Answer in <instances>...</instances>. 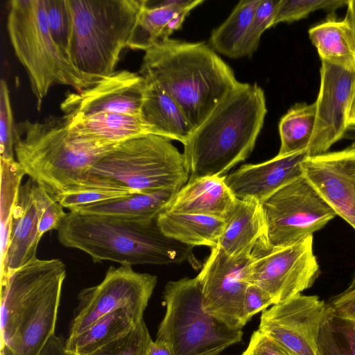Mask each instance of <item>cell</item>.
Instances as JSON below:
<instances>
[{
	"label": "cell",
	"mask_w": 355,
	"mask_h": 355,
	"mask_svg": "<svg viewBox=\"0 0 355 355\" xmlns=\"http://www.w3.org/2000/svg\"><path fill=\"white\" fill-rule=\"evenodd\" d=\"M59 242L79 250L95 263L121 266L188 262L202 268L193 248L166 237L157 218L150 220L69 211L57 230Z\"/></svg>",
	"instance_id": "obj_1"
},
{
	"label": "cell",
	"mask_w": 355,
	"mask_h": 355,
	"mask_svg": "<svg viewBox=\"0 0 355 355\" xmlns=\"http://www.w3.org/2000/svg\"><path fill=\"white\" fill-rule=\"evenodd\" d=\"M140 71L150 74L171 96L193 130L243 83L205 42L170 38L145 51Z\"/></svg>",
	"instance_id": "obj_2"
},
{
	"label": "cell",
	"mask_w": 355,
	"mask_h": 355,
	"mask_svg": "<svg viewBox=\"0 0 355 355\" xmlns=\"http://www.w3.org/2000/svg\"><path fill=\"white\" fill-rule=\"evenodd\" d=\"M267 108L257 83L228 94L183 144L189 179L223 176L252 153Z\"/></svg>",
	"instance_id": "obj_3"
},
{
	"label": "cell",
	"mask_w": 355,
	"mask_h": 355,
	"mask_svg": "<svg viewBox=\"0 0 355 355\" xmlns=\"http://www.w3.org/2000/svg\"><path fill=\"white\" fill-rule=\"evenodd\" d=\"M116 146L78 138L63 116L26 119L15 127L16 160L31 180L54 198L83 184L94 164Z\"/></svg>",
	"instance_id": "obj_4"
},
{
	"label": "cell",
	"mask_w": 355,
	"mask_h": 355,
	"mask_svg": "<svg viewBox=\"0 0 355 355\" xmlns=\"http://www.w3.org/2000/svg\"><path fill=\"white\" fill-rule=\"evenodd\" d=\"M71 31L68 58L92 85L115 71L128 47L144 0H67Z\"/></svg>",
	"instance_id": "obj_5"
},
{
	"label": "cell",
	"mask_w": 355,
	"mask_h": 355,
	"mask_svg": "<svg viewBox=\"0 0 355 355\" xmlns=\"http://www.w3.org/2000/svg\"><path fill=\"white\" fill-rule=\"evenodd\" d=\"M7 31L15 55L28 74L38 110L54 85L76 91L92 86L52 38L44 0L10 1Z\"/></svg>",
	"instance_id": "obj_6"
},
{
	"label": "cell",
	"mask_w": 355,
	"mask_h": 355,
	"mask_svg": "<svg viewBox=\"0 0 355 355\" xmlns=\"http://www.w3.org/2000/svg\"><path fill=\"white\" fill-rule=\"evenodd\" d=\"M166 313L156 340L173 355H218L242 340V329H232L203 309L198 278L168 282L163 292Z\"/></svg>",
	"instance_id": "obj_7"
},
{
	"label": "cell",
	"mask_w": 355,
	"mask_h": 355,
	"mask_svg": "<svg viewBox=\"0 0 355 355\" xmlns=\"http://www.w3.org/2000/svg\"><path fill=\"white\" fill-rule=\"evenodd\" d=\"M89 174L117 181L139 193L180 189L189 179L183 154L171 140L154 135L116 145Z\"/></svg>",
	"instance_id": "obj_8"
},
{
	"label": "cell",
	"mask_w": 355,
	"mask_h": 355,
	"mask_svg": "<svg viewBox=\"0 0 355 355\" xmlns=\"http://www.w3.org/2000/svg\"><path fill=\"white\" fill-rule=\"evenodd\" d=\"M263 242L271 248L294 245L323 228L336 215L302 175L261 204Z\"/></svg>",
	"instance_id": "obj_9"
},
{
	"label": "cell",
	"mask_w": 355,
	"mask_h": 355,
	"mask_svg": "<svg viewBox=\"0 0 355 355\" xmlns=\"http://www.w3.org/2000/svg\"><path fill=\"white\" fill-rule=\"evenodd\" d=\"M157 282L155 275L137 272L130 266H110L98 284L79 292L69 336L117 310L125 311L135 323L144 320Z\"/></svg>",
	"instance_id": "obj_10"
},
{
	"label": "cell",
	"mask_w": 355,
	"mask_h": 355,
	"mask_svg": "<svg viewBox=\"0 0 355 355\" xmlns=\"http://www.w3.org/2000/svg\"><path fill=\"white\" fill-rule=\"evenodd\" d=\"M320 274L313 236L283 248H271L260 238L251 253L248 282L266 291L276 304L311 287Z\"/></svg>",
	"instance_id": "obj_11"
},
{
	"label": "cell",
	"mask_w": 355,
	"mask_h": 355,
	"mask_svg": "<svg viewBox=\"0 0 355 355\" xmlns=\"http://www.w3.org/2000/svg\"><path fill=\"white\" fill-rule=\"evenodd\" d=\"M328 309L318 296L299 294L263 311L258 329L286 355H318V338Z\"/></svg>",
	"instance_id": "obj_12"
},
{
	"label": "cell",
	"mask_w": 355,
	"mask_h": 355,
	"mask_svg": "<svg viewBox=\"0 0 355 355\" xmlns=\"http://www.w3.org/2000/svg\"><path fill=\"white\" fill-rule=\"evenodd\" d=\"M251 255L227 256L218 247L211 252L198 275L204 310L232 329H242V309Z\"/></svg>",
	"instance_id": "obj_13"
},
{
	"label": "cell",
	"mask_w": 355,
	"mask_h": 355,
	"mask_svg": "<svg viewBox=\"0 0 355 355\" xmlns=\"http://www.w3.org/2000/svg\"><path fill=\"white\" fill-rule=\"evenodd\" d=\"M355 90V68L321 60L320 85L316 105L313 135L307 156L327 153L345 136Z\"/></svg>",
	"instance_id": "obj_14"
},
{
	"label": "cell",
	"mask_w": 355,
	"mask_h": 355,
	"mask_svg": "<svg viewBox=\"0 0 355 355\" xmlns=\"http://www.w3.org/2000/svg\"><path fill=\"white\" fill-rule=\"evenodd\" d=\"M144 90L140 73L115 71L87 88L67 93L60 109L67 119L101 112L141 116Z\"/></svg>",
	"instance_id": "obj_15"
},
{
	"label": "cell",
	"mask_w": 355,
	"mask_h": 355,
	"mask_svg": "<svg viewBox=\"0 0 355 355\" xmlns=\"http://www.w3.org/2000/svg\"><path fill=\"white\" fill-rule=\"evenodd\" d=\"M302 168L322 199L355 230V142L339 151L306 157Z\"/></svg>",
	"instance_id": "obj_16"
},
{
	"label": "cell",
	"mask_w": 355,
	"mask_h": 355,
	"mask_svg": "<svg viewBox=\"0 0 355 355\" xmlns=\"http://www.w3.org/2000/svg\"><path fill=\"white\" fill-rule=\"evenodd\" d=\"M306 151L272 159L256 164H245L230 175L225 182L238 200H250L261 204L278 190L303 175L302 163Z\"/></svg>",
	"instance_id": "obj_17"
},
{
	"label": "cell",
	"mask_w": 355,
	"mask_h": 355,
	"mask_svg": "<svg viewBox=\"0 0 355 355\" xmlns=\"http://www.w3.org/2000/svg\"><path fill=\"white\" fill-rule=\"evenodd\" d=\"M64 279L54 283L37 302L21 313L0 355H40L55 334L58 310Z\"/></svg>",
	"instance_id": "obj_18"
},
{
	"label": "cell",
	"mask_w": 355,
	"mask_h": 355,
	"mask_svg": "<svg viewBox=\"0 0 355 355\" xmlns=\"http://www.w3.org/2000/svg\"><path fill=\"white\" fill-rule=\"evenodd\" d=\"M33 184L34 182L29 179L21 186L12 214L6 256L1 262V279L37 258L41 237L32 196Z\"/></svg>",
	"instance_id": "obj_19"
},
{
	"label": "cell",
	"mask_w": 355,
	"mask_h": 355,
	"mask_svg": "<svg viewBox=\"0 0 355 355\" xmlns=\"http://www.w3.org/2000/svg\"><path fill=\"white\" fill-rule=\"evenodd\" d=\"M65 119L70 131L74 135L104 146H116L150 135L159 136L157 130L140 115L101 112Z\"/></svg>",
	"instance_id": "obj_20"
},
{
	"label": "cell",
	"mask_w": 355,
	"mask_h": 355,
	"mask_svg": "<svg viewBox=\"0 0 355 355\" xmlns=\"http://www.w3.org/2000/svg\"><path fill=\"white\" fill-rule=\"evenodd\" d=\"M236 201L225 182V175L202 177L189 180L165 211L225 220Z\"/></svg>",
	"instance_id": "obj_21"
},
{
	"label": "cell",
	"mask_w": 355,
	"mask_h": 355,
	"mask_svg": "<svg viewBox=\"0 0 355 355\" xmlns=\"http://www.w3.org/2000/svg\"><path fill=\"white\" fill-rule=\"evenodd\" d=\"M144 80L141 116L160 137L176 140L184 144L193 128L180 107L147 72L140 71Z\"/></svg>",
	"instance_id": "obj_22"
},
{
	"label": "cell",
	"mask_w": 355,
	"mask_h": 355,
	"mask_svg": "<svg viewBox=\"0 0 355 355\" xmlns=\"http://www.w3.org/2000/svg\"><path fill=\"white\" fill-rule=\"evenodd\" d=\"M218 246L232 259L250 256L263 235L264 223L261 204L250 200H238L225 220Z\"/></svg>",
	"instance_id": "obj_23"
},
{
	"label": "cell",
	"mask_w": 355,
	"mask_h": 355,
	"mask_svg": "<svg viewBox=\"0 0 355 355\" xmlns=\"http://www.w3.org/2000/svg\"><path fill=\"white\" fill-rule=\"evenodd\" d=\"M161 232L168 238L194 247L218 246L225 221L198 214L174 213L163 211L157 218Z\"/></svg>",
	"instance_id": "obj_24"
},
{
	"label": "cell",
	"mask_w": 355,
	"mask_h": 355,
	"mask_svg": "<svg viewBox=\"0 0 355 355\" xmlns=\"http://www.w3.org/2000/svg\"><path fill=\"white\" fill-rule=\"evenodd\" d=\"M179 190L167 189L152 193H135L122 198L85 206L75 211L150 220L156 219L166 209Z\"/></svg>",
	"instance_id": "obj_25"
},
{
	"label": "cell",
	"mask_w": 355,
	"mask_h": 355,
	"mask_svg": "<svg viewBox=\"0 0 355 355\" xmlns=\"http://www.w3.org/2000/svg\"><path fill=\"white\" fill-rule=\"evenodd\" d=\"M309 38L321 60L355 68V36L343 19H330L309 31Z\"/></svg>",
	"instance_id": "obj_26"
},
{
	"label": "cell",
	"mask_w": 355,
	"mask_h": 355,
	"mask_svg": "<svg viewBox=\"0 0 355 355\" xmlns=\"http://www.w3.org/2000/svg\"><path fill=\"white\" fill-rule=\"evenodd\" d=\"M135 324L125 311H115L79 334L69 336L66 350L71 355H89L128 332Z\"/></svg>",
	"instance_id": "obj_27"
},
{
	"label": "cell",
	"mask_w": 355,
	"mask_h": 355,
	"mask_svg": "<svg viewBox=\"0 0 355 355\" xmlns=\"http://www.w3.org/2000/svg\"><path fill=\"white\" fill-rule=\"evenodd\" d=\"M261 0L241 1L227 19L211 32L210 46L228 58H241V49Z\"/></svg>",
	"instance_id": "obj_28"
},
{
	"label": "cell",
	"mask_w": 355,
	"mask_h": 355,
	"mask_svg": "<svg viewBox=\"0 0 355 355\" xmlns=\"http://www.w3.org/2000/svg\"><path fill=\"white\" fill-rule=\"evenodd\" d=\"M315 115V102L297 103L288 110L279 123L281 144L277 155L306 151L313 135Z\"/></svg>",
	"instance_id": "obj_29"
},
{
	"label": "cell",
	"mask_w": 355,
	"mask_h": 355,
	"mask_svg": "<svg viewBox=\"0 0 355 355\" xmlns=\"http://www.w3.org/2000/svg\"><path fill=\"white\" fill-rule=\"evenodd\" d=\"M191 2V0H173L166 6L148 8L144 0L128 48L146 51L163 42L164 31L168 21Z\"/></svg>",
	"instance_id": "obj_30"
},
{
	"label": "cell",
	"mask_w": 355,
	"mask_h": 355,
	"mask_svg": "<svg viewBox=\"0 0 355 355\" xmlns=\"http://www.w3.org/2000/svg\"><path fill=\"white\" fill-rule=\"evenodd\" d=\"M135 193H139L117 181L89 174L83 184L59 194L55 198L63 208L75 211L85 206L122 198Z\"/></svg>",
	"instance_id": "obj_31"
},
{
	"label": "cell",
	"mask_w": 355,
	"mask_h": 355,
	"mask_svg": "<svg viewBox=\"0 0 355 355\" xmlns=\"http://www.w3.org/2000/svg\"><path fill=\"white\" fill-rule=\"evenodd\" d=\"M318 355H355V321L329 309L317 341Z\"/></svg>",
	"instance_id": "obj_32"
},
{
	"label": "cell",
	"mask_w": 355,
	"mask_h": 355,
	"mask_svg": "<svg viewBox=\"0 0 355 355\" xmlns=\"http://www.w3.org/2000/svg\"><path fill=\"white\" fill-rule=\"evenodd\" d=\"M24 175V171L15 159H1V262L6 256L12 214Z\"/></svg>",
	"instance_id": "obj_33"
},
{
	"label": "cell",
	"mask_w": 355,
	"mask_h": 355,
	"mask_svg": "<svg viewBox=\"0 0 355 355\" xmlns=\"http://www.w3.org/2000/svg\"><path fill=\"white\" fill-rule=\"evenodd\" d=\"M152 341L142 320L124 335L89 355H147Z\"/></svg>",
	"instance_id": "obj_34"
},
{
	"label": "cell",
	"mask_w": 355,
	"mask_h": 355,
	"mask_svg": "<svg viewBox=\"0 0 355 355\" xmlns=\"http://www.w3.org/2000/svg\"><path fill=\"white\" fill-rule=\"evenodd\" d=\"M347 1L340 0H280L274 15L272 27L282 22L297 21L318 10L334 11L346 5Z\"/></svg>",
	"instance_id": "obj_35"
},
{
	"label": "cell",
	"mask_w": 355,
	"mask_h": 355,
	"mask_svg": "<svg viewBox=\"0 0 355 355\" xmlns=\"http://www.w3.org/2000/svg\"><path fill=\"white\" fill-rule=\"evenodd\" d=\"M32 196L37 214L38 231L42 238L49 231L58 230L67 213L52 195L35 182Z\"/></svg>",
	"instance_id": "obj_36"
},
{
	"label": "cell",
	"mask_w": 355,
	"mask_h": 355,
	"mask_svg": "<svg viewBox=\"0 0 355 355\" xmlns=\"http://www.w3.org/2000/svg\"><path fill=\"white\" fill-rule=\"evenodd\" d=\"M52 38L68 57L71 17L67 0H44Z\"/></svg>",
	"instance_id": "obj_37"
},
{
	"label": "cell",
	"mask_w": 355,
	"mask_h": 355,
	"mask_svg": "<svg viewBox=\"0 0 355 355\" xmlns=\"http://www.w3.org/2000/svg\"><path fill=\"white\" fill-rule=\"evenodd\" d=\"M280 0H261L246 33L241 49V57H250L257 49L261 35L272 27L275 10Z\"/></svg>",
	"instance_id": "obj_38"
},
{
	"label": "cell",
	"mask_w": 355,
	"mask_h": 355,
	"mask_svg": "<svg viewBox=\"0 0 355 355\" xmlns=\"http://www.w3.org/2000/svg\"><path fill=\"white\" fill-rule=\"evenodd\" d=\"M15 127L8 85L4 79H1L0 83L1 159H15Z\"/></svg>",
	"instance_id": "obj_39"
},
{
	"label": "cell",
	"mask_w": 355,
	"mask_h": 355,
	"mask_svg": "<svg viewBox=\"0 0 355 355\" xmlns=\"http://www.w3.org/2000/svg\"><path fill=\"white\" fill-rule=\"evenodd\" d=\"M270 295L254 284H249L245 293L241 321L244 326L255 314L264 311L270 305H273Z\"/></svg>",
	"instance_id": "obj_40"
},
{
	"label": "cell",
	"mask_w": 355,
	"mask_h": 355,
	"mask_svg": "<svg viewBox=\"0 0 355 355\" xmlns=\"http://www.w3.org/2000/svg\"><path fill=\"white\" fill-rule=\"evenodd\" d=\"M241 355H286L279 345L260 330L251 336L246 349Z\"/></svg>",
	"instance_id": "obj_41"
},
{
	"label": "cell",
	"mask_w": 355,
	"mask_h": 355,
	"mask_svg": "<svg viewBox=\"0 0 355 355\" xmlns=\"http://www.w3.org/2000/svg\"><path fill=\"white\" fill-rule=\"evenodd\" d=\"M329 304L338 316L355 321V288H347Z\"/></svg>",
	"instance_id": "obj_42"
},
{
	"label": "cell",
	"mask_w": 355,
	"mask_h": 355,
	"mask_svg": "<svg viewBox=\"0 0 355 355\" xmlns=\"http://www.w3.org/2000/svg\"><path fill=\"white\" fill-rule=\"evenodd\" d=\"M202 3L203 1L202 0L191 1V2L187 6L175 13L166 26L163 34V41L169 39V36L175 31L180 28L186 17L188 15L190 11Z\"/></svg>",
	"instance_id": "obj_43"
},
{
	"label": "cell",
	"mask_w": 355,
	"mask_h": 355,
	"mask_svg": "<svg viewBox=\"0 0 355 355\" xmlns=\"http://www.w3.org/2000/svg\"><path fill=\"white\" fill-rule=\"evenodd\" d=\"M40 355H71L65 348V341L53 335L42 349Z\"/></svg>",
	"instance_id": "obj_44"
},
{
	"label": "cell",
	"mask_w": 355,
	"mask_h": 355,
	"mask_svg": "<svg viewBox=\"0 0 355 355\" xmlns=\"http://www.w3.org/2000/svg\"><path fill=\"white\" fill-rule=\"evenodd\" d=\"M147 355H173V354L166 343L155 340L150 343Z\"/></svg>",
	"instance_id": "obj_45"
},
{
	"label": "cell",
	"mask_w": 355,
	"mask_h": 355,
	"mask_svg": "<svg viewBox=\"0 0 355 355\" xmlns=\"http://www.w3.org/2000/svg\"><path fill=\"white\" fill-rule=\"evenodd\" d=\"M347 13L344 20L349 25L355 36V0L347 1Z\"/></svg>",
	"instance_id": "obj_46"
},
{
	"label": "cell",
	"mask_w": 355,
	"mask_h": 355,
	"mask_svg": "<svg viewBox=\"0 0 355 355\" xmlns=\"http://www.w3.org/2000/svg\"><path fill=\"white\" fill-rule=\"evenodd\" d=\"M348 123V130L355 128V90L351 103Z\"/></svg>",
	"instance_id": "obj_47"
},
{
	"label": "cell",
	"mask_w": 355,
	"mask_h": 355,
	"mask_svg": "<svg viewBox=\"0 0 355 355\" xmlns=\"http://www.w3.org/2000/svg\"><path fill=\"white\" fill-rule=\"evenodd\" d=\"M355 288V276H354V279H352L351 284L349 286V287L347 288L352 289V288Z\"/></svg>",
	"instance_id": "obj_48"
},
{
	"label": "cell",
	"mask_w": 355,
	"mask_h": 355,
	"mask_svg": "<svg viewBox=\"0 0 355 355\" xmlns=\"http://www.w3.org/2000/svg\"><path fill=\"white\" fill-rule=\"evenodd\" d=\"M350 130H355V128H352V129H350Z\"/></svg>",
	"instance_id": "obj_49"
},
{
	"label": "cell",
	"mask_w": 355,
	"mask_h": 355,
	"mask_svg": "<svg viewBox=\"0 0 355 355\" xmlns=\"http://www.w3.org/2000/svg\"><path fill=\"white\" fill-rule=\"evenodd\" d=\"M355 142V141H354Z\"/></svg>",
	"instance_id": "obj_50"
}]
</instances>
